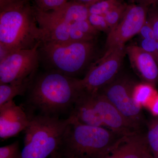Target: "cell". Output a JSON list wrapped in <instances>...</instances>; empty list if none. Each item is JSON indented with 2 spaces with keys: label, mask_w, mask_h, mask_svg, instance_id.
I'll return each mask as SVG.
<instances>
[{
  "label": "cell",
  "mask_w": 158,
  "mask_h": 158,
  "mask_svg": "<svg viewBox=\"0 0 158 158\" xmlns=\"http://www.w3.org/2000/svg\"><path fill=\"white\" fill-rule=\"evenodd\" d=\"M140 46L145 52L152 56L158 65V50L156 40L142 39Z\"/></svg>",
  "instance_id": "25"
},
{
  "label": "cell",
  "mask_w": 158,
  "mask_h": 158,
  "mask_svg": "<svg viewBox=\"0 0 158 158\" xmlns=\"http://www.w3.org/2000/svg\"><path fill=\"white\" fill-rule=\"evenodd\" d=\"M69 1H73V2L81 3V4H84V5L89 6L94 3L97 2L102 1V0H69Z\"/></svg>",
  "instance_id": "31"
},
{
  "label": "cell",
  "mask_w": 158,
  "mask_h": 158,
  "mask_svg": "<svg viewBox=\"0 0 158 158\" xmlns=\"http://www.w3.org/2000/svg\"><path fill=\"white\" fill-rule=\"evenodd\" d=\"M148 8L147 22L153 31L156 40H158V8L156 5H152Z\"/></svg>",
  "instance_id": "24"
},
{
  "label": "cell",
  "mask_w": 158,
  "mask_h": 158,
  "mask_svg": "<svg viewBox=\"0 0 158 158\" xmlns=\"http://www.w3.org/2000/svg\"><path fill=\"white\" fill-rule=\"evenodd\" d=\"M148 8L138 4L128 5L121 20L108 34L106 50L115 47L124 46L126 43L139 34L147 21Z\"/></svg>",
  "instance_id": "9"
},
{
  "label": "cell",
  "mask_w": 158,
  "mask_h": 158,
  "mask_svg": "<svg viewBox=\"0 0 158 158\" xmlns=\"http://www.w3.org/2000/svg\"><path fill=\"white\" fill-rule=\"evenodd\" d=\"M143 158H154L153 156H152V154L151 151H149V152L147 153L145 156H144V157Z\"/></svg>",
  "instance_id": "33"
},
{
  "label": "cell",
  "mask_w": 158,
  "mask_h": 158,
  "mask_svg": "<svg viewBox=\"0 0 158 158\" xmlns=\"http://www.w3.org/2000/svg\"><path fill=\"white\" fill-rule=\"evenodd\" d=\"M79 79L56 71L37 73L27 92V105L37 115L60 117L70 113L82 90Z\"/></svg>",
  "instance_id": "1"
},
{
  "label": "cell",
  "mask_w": 158,
  "mask_h": 158,
  "mask_svg": "<svg viewBox=\"0 0 158 158\" xmlns=\"http://www.w3.org/2000/svg\"><path fill=\"white\" fill-rule=\"evenodd\" d=\"M72 25L76 28L85 34H89L97 37L99 32L94 28L88 19L78 21L72 23Z\"/></svg>",
  "instance_id": "26"
},
{
  "label": "cell",
  "mask_w": 158,
  "mask_h": 158,
  "mask_svg": "<svg viewBox=\"0 0 158 158\" xmlns=\"http://www.w3.org/2000/svg\"><path fill=\"white\" fill-rule=\"evenodd\" d=\"M24 0H0V10L21 2Z\"/></svg>",
  "instance_id": "29"
},
{
  "label": "cell",
  "mask_w": 158,
  "mask_h": 158,
  "mask_svg": "<svg viewBox=\"0 0 158 158\" xmlns=\"http://www.w3.org/2000/svg\"><path fill=\"white\" fill-rule=\"evenodd\" d=\"M96 47L95 41H42L38 48L40 63L45 70L77 78L84 72L86 73L92 64Z\"/></svg>",
  "instance_id": "4"
},
{
  "label": "cell",
  "mask_w": 158,
  "mask_h": 158,
  "mask_svg": "<svg viewBox=\"0 0 158 158\" xmlns=\"http://www.w3.org/2000/svg\"><path fill=\"white\" fill-rule=\"evenodd\" d=\"M134 2L138 5L149 7L152 5H156L155 0H132Z\"/></svg>",
  "instance_id": "30"
},
{
  "label": "cell",
  "mask_w": 158,
  "mask_h": 158,
  "mask_svg": "<svg viewBox=\"0 0 158 158\" xmlns=\"http://www.w3.org/2000/svg\"><path fill=\"white\" fill-rule=\"evenodd\" d=\"M126 51L133 67L145 83L156 85L158 81V65L152 56L140 46L126 47Z\"/></svg>",
  "instance_id": "12"
},
{
  "label": "cell",
  "mask_w": 158,
  "mask_h": 158,
  "mask_svg": "<svg viewBox=\"0 0 158 158\" xmlns=\"http://www.w3.org/2000/svg\"><path fill=\"white\" fill-rule=\"evenodd\" d=\"M30 117L22 108L11 100L0 106V138L7 139L25 131Z\"/></svg>",
  "instance_id": "11"
},
{
  "label": "cell",
  "mask_w": 158,
  "mask_h": 158,
  "mask_svg": "<svg viewBox=\"0 0 158 158\" xmlns=\"http://www.w3.org/2000/svg\"><path fill=\"white\" fill-rule=\"evenodd\" d=\"M146 138L150 150L154 158H158V116L150 122Z\"/></svg>",
  "instance_id": "18"
},
{
  "label": "cell",
  "mask_w": 158,
  "mask_h": 158,
  "mask_svg": "<svg viewBox=\"0 0 158 158\" xmlns=\"http://www.w3.org/2000/svg\"><path fill=\"white\" fill-rule=\"evenodd\" d=\"M139 34H140L142 39H156L153 31L147 21L144 25L142 26Z\"/></svg>",
  "instance_id": "27"
},
{
  "label": "cell",
  "mask_w": 158,
  "mask_h": 158,
  "mask_svg": "<svg viewBox=\"0 0 158 158\" xmlns=\"http://www.w3.org/2000/svg\"><path fill=\"white\" fill-rule=\"evenodd\" d=\"M69 115L83 124L105 127L101 117L94 107L92 94L85 90L81 91Z\"/></svg>",
  "instance_id": "15"
},
{
  "label": "cell",
  "mask_w": 158,
  "mask_h": 158,
  "mask_svg": "<svg viewBox=\"0 0 158 158\" xmlns=\"http://www.w3.org/2000/svg\"><path fill=\"white\" fill-rule=\"evenodd\" d=\"M34 8L35 15L37 17L69 23L88 19L89 15L88 6L73 1H69L52 11H43Z\"/></svg>",
  "instance_id": "14"
},
{
  "label": "cell",
  "mask_w": 158,
  "mask_h": 158,
  "mask_svg": "<svg viewBox=\"0 0 158 158\" xmlns=\"http://www.w3.org/2000/svg\"><path fill=\"white\" fill-rule=\"evenodd\" d=\"M138 84L128 75L119 72L98 92L106 98L134 127L141 131L144 117L141 106L134 98V91Z\"/></svg>",
  "instance_id": "6"
},
{
  "label": "cell",
  "mask_w": 158,
  "mask_h": 158,
  "mask_svg": "<svg viewBox=\"0 0 158 158\" xmlns=\"http://www.w3.org/2000/svg\"><path fill=\"white\" fill-rule=\"evenodd\" d=\"M91 93L94 107L105 127L124 136L141 131L134 127L106 98L98 92Z\"/></svg>",
  "instance_id": "10"
},
{
  "label": "cell",
  "mask_w": 158,
  "mask_h": 158,
  "mask_svg": "<svg viewBox=\"0 0 158 158\" xmlns=\"http://www.w3.org/2000/svg\"><path fill=\"white\" fill-rule=\"evenodd\" d=\"M0 158H21L19 141L0 148Z\"/></svg>",
  "instance_id": "22"
},
{
  "label": "cell",
  "mask_w": 158,
  "mask_h": 158,
  "mask_svg": "<svg viewBox=\"0 0 158 158\" xmlns=\"http://www.w3.org/2000/svg\"><path fill=\"white\" fill-rule=\"evenodd\" d=\"M156 94L152 85L146 83L138 84L134 91V98L141 106H147Z\"/></svg>",
  "instance_id": "17"
},
{
  "label": "cell",
  "mask_w": 158,
  "mask_h": 158,
  "mask_svg": "<svg viewBox=\"0 0 158 158\" xmlns=\"http://www.w3.org/2000/svg\"><path fill=\"white\" fill-rule=\"evenodd\" d=\"M121 3L120 0H102L88 6L89 14L104 15Z\"/></svg>",
  "instance_id": "20"
},
{
  "label": "cell",
  "mask_w": 158,
  "mask_h": 158,
  "mask_svg": "<svg viewBox=\"0 0 158 158\" xmlns=\"http://www.w3.org/2000/svg\"><path fill=\"white\" fill-rule=\"evenodd\" d=\"M147 106L154 116H158V94L154 96Z\"/></svg>",
  "instance_id": "28"
},
{
  "label": "cell",
  "mask_w": 158,
  "mask_h": 158,
  "mask_svg": "<svg viewBox=\"0 0 158 158\" xmlns=\"http://www.w3.org/2000/svg\"><path fill=\"white\" fill-rule=\"evenodd\" d=\"M157 48L158 50V40H157Z\"/></svg>",
  "instance_id": "35"
},
{
  "label": "cell",
  "mask_w": 158,
  "mask_h": 158,
  "mask_svg": "<svg viewBox=\"0 0 158 158\" xmlns=\"http://www.w3.org/2000/svg\"><path fill=\"white\" fill-rule=\"evenodd\" d=\"M40 44L31 49L13 52L0 61V84H21L33 78L40 63Z\"/></svg>",
  "instance_id": "8"
},
{
  "label": "cell",
  "mask_w": 158,
  "mask_h": 158,
  "mask_svg": "<svg viewBox=\"0 0 158 158\" xmlns=\"http://www.w3.org/2000/svg\"><path fill=\"white\" fill-rule=\"evenodd\" d=\"M44 38L30 0L0 10V61L15 51L34 48Z\"/></svg>",
  "instance_id": "2"
},
{
  "label": "cell",
  "mask_w": 158,
  "mask_h": 158,
  "mask_svg": "<svg viewBox=\"0 0 158 158\" xmlns=\"http://www.w3.org/2000/svg\"><path fill=\"white\" fill-rule=\"evenodd\" d=\"M34 7L40 11H52L65 5L69 0H32Z\"/></svg>",
  "instance_id": "21"
},
{
  "label": "cell",
  "mask_w": 158,
  "mask_h": 158,
  "mask_svg": "<svg viewBox=\"0 0 158 158\" xmlns=\"http://www.w3.org/2000/svg\"><path fill=\"white\" fill-rule=\"evenodd\" d=\"M88 20L95 29L99 32L102 31L109 34L110 28L103 15L89 14Z\"/></svg>",
  "instance_id": "23"
},
{
  "label": "cell",
  "mask_w": 158,
  "mask_h": 158,
  "mask_svg": "<svg viewBox=\"0 0 158 158\" xmlns=\"http://www.w3.org/2000/svg\"><path fill=\"white\" fill-rule=\"evenodd\" d=\"M149 151L146 134L140 131L123 137L103 158H143Z\"/></svg>",
  "instance_id": "13"
},
{
  "label": "cell",
  "mask_w": 158,
  "mask_h": 158,
  "mask_svg": "<svg viewBox=\"0 0 158 158\" xmlns=\"http://www.w3.org/2000/svg\"><path fill=\"white\" fill-rule=\"evenodd\" d=\"M126 54L125 46L106 50L103 56L91 64L84 78L79 79L81 90L96 93L110 83L120 72Z\"/></svg>",
  "instance_id": "7"
},
{
  "label": "cell",
  "mask_w": 158,
  "mask_h": 158,
  "mask_svg": "<svg viewBox=\"0 0 158 158\" xmlns=\"http://www.w3.org/2000/svg\"><path fill=\"white\" fill-rule=\"evenodd\" d=\"M155 1L156 4V5L157 4H158V0H155Z\"/></svg>",
  "instance_id": "34"
},
{
  "label": "cell",
  "mask_w": 158,
  "mask_h": 158,
  "mask_svg": "<svg viewBox=\"0 0 158 158\" xmlns=\"http://www.w3.org/2000/svg\"><path fill=\"white\" fill-rule=\"evenodd\" d=\"M49 158H76L73 156L65 155L62 154L61 153L57 151L56 152L54 153Z\"/></svg>",
  "instance_id": "32"
},
{
  "label": "cell",
  "mask_w": 158,
  "mask_h": 158,
  "mask_svg": "<svg viewBox=\"0 0 158 158\" xmlns=\"http://www.w3.org/2000/svg\"><path fill=\"white\" fill-rule=\"evenodd\" d=\"M127 6L126 3H120L103 15L110 30L115 27L121 20Z\"/></svg>",
  "instance_id": "19"
},
{
  "label": "cell",
  "mask_w": 158,
  "mask_h": 158,
  "mask_svg": "<svg viewBox=\"0 0 158 158\" xmlns=\"http://www.w3.org/2000/svg\"><path fill=\"white\" fill-rule=\"evenodd\" d=\"M33 78L21 84H0V106L13 100L15 96L24 95Z\"/></svg>",
  "instance_id": "16"
},
{
  "label": "cell",
  "mask_w": 158,
  "mask_h": 158,
  "mask_svg": "<svg viewBox=\"0 0 158 158\" xmlns=\"http://www.w3.org/2000/svg\"><path fill=\"white\" fill-rule=\"evenodd\" d=\"M25 130L21 158H49L59 150L66 128L73 119L34 115Z\"/></svg>",
  "instance_id": "5"
},
{
  "label": "cell",
  "mask_w": 158,
  "mask_h": 158,
  "mask_svg": "<svg viewBox=\"0 0 158 158\" xmlns=\"http://www.w3.org/2000/svg\"><path fill=\"white\" fill-rule=\"evenodd\" d=\"M125 136L107 128L83 124L73 116L57 151L76 158H103Z\"/></svg>",
  "instance_id": "3"
}]
</instances>
